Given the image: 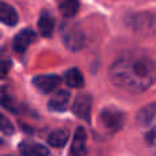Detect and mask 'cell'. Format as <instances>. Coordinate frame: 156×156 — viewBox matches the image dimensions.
I'll return each instance as SVG.
<instances>
[{"label":"cell","instance_id":"obj_1","mask_svg":"<svg viewBox=\"0 0 156 156\" xmlns=\"http://www.w3.org/2000/svg\"><path fill=\"white\" fill-rule=\"evenodd\" d=\"M108 77L118 88L141 93L156 83V59L145 52H127L110 66Z\"/></svg>","mask_w":156,"mask_h":156},{"label":"cell","instance_id":"obj_2","mask_svg":"<svg viewBox=\"0 0 156 156\" xmlns=\"http://www.w3.org/2000/svg\"><path fill=\"white\" fill-rule=\"evenodd\" d=\"M138 127L145 133V140L156 149V101L143 107L136 116Z\"/></svg>","mask_w":156,"mask_h":156},{"label":"cell","instance_id":"obj_3","mask_svg":"<svg viewBox=\"0 0 156 156\" xmlns=\"http://www.w3.org/2000/svg\"><path fill=\"white\" fill-rule=\"evenodd\" d=\"M125 121H126L125 112L116 107H105L99 115L100 125L110 133L119 132L123 127Z\"/></svg>","mask_w":156,"mask_h":156},{"label":"cell","instance_id":"obj_4","mask_svg":"<svg viewBox=\"0 0 156 156\" xmlns=\"http://www.w3.org/2000/svg\"><path fill=\"white\" fill-rule=\"evenodd\" d=\"M62 40L70 51H80L85 45V33L74 23H66L62 27Z\"/></svg>","mask_w":156,"mask_h":156},{"label":"cell","instance_id":"obj_5","mask_svg":"<svg viewBox=\"0 0 156 156\" xmlns=\"http://www.w3.org/2000/svg\"><path fill=\"white\" fill-rule=\"evenodd\" d=\"M129 25L137 32L156 33V18L151 14H137L130 18Z\"/></svg>","mask_w":156,"mask_h":156},{"label":"cell","instance_id":"obj_6","mask_svg":"<svg viewBox=\"0 0 156 156\" xmlns=\"http://www.w3.org/2000/svg\"><path fill=\"white\" fill-rule=\"evenodd\" d=\"M73 112L77 118L83 121H90L92 112V96L88 93H82L74 100L73 103Z\"/></svg>","mask_w":156,"mask_h":156},{"label":"cell","instance_id":"obj_7","mask_svg":"<svg viewBox=\"0 0 156 156\" xmlns=\"http://www.w3.org/2000/svg\"><path fill=\"white\" fill-rule=\"evenodd\" d=\"M33 85L43 93H52L60 85V77L55 76V74L37 76L33 78Z\"/></svg>","mask_w":156,"mask_h":156},{"label":"cell","instance_id":"obj_8","mask_svg":"<svg viewBox=\"0 0 156 156\" xmlns=\"http://www.w3.org/2000/svg\"><path fill=\"white\" fill-rule=\"evenodd\" d=\"M36 33L33 32L32 29H23L18 33V34L14 37V41H12V49L18 54H23L29 45L36 40Z\"/></svg>","mask_w":156,"mask_h":156},{"label":"cell","instance_id":"obj_9","mask_svg":"<svg viewBox=\"0 0 156 156\" xmlns=\"http://www.w3.org/2000/svg\"><path fill=\"white\" fill-rule=\"evenodd\" d=\"M70 156H86V132L82 126L78 127L74 133Z\"/></svg>","mask_w":156,"mask_h":156},{"label":"cell","instance_id":"obj_10","mask_svg":"<svg viewBox=\"0 0 156 156\" xmlns=\"http://www.w3.org/2000/svg\"><path fill=\"white\" fill-rule=\"evenodd\" d=\"M69 101H70V93H69L67 90H58L56 93H54V96L49 99L48 108L51 111L60 112V111H65L66 108H67Z\"/></svg>","mask_w":156,"mask_h":156},{"label":"cell","instance_id":"obj_11","mask_svg":"<svg viewBox=\"0 0 156 156\" xmlns=\"http://www.w3.org/2000/svg\"><path fill=\"white\" fill-rule=\"evenodd\" d=\"M18 21L19 16L15 8L5 2H0V22L7 26H15Z\"/></svg>","mask_w":156,"mask_h":156},{"label":"cell","instance_id":"obj_12","mask_svg":"<svg viewBox=\"0 0 156 156\" xmlns=\"http://www.w3.org/2000/svg\"><path fill=\"white\" fill-rule=\"evenodd\" d=\"M19 151L25 156H48L49 149L38 143L32 141H23L19 144Z\"/></svg>","mask_w":156,"mask_h":156},{"label":"cell","instance_id":"obj_13","mask_svg":"<svg viewBox=\"0 0 156 156\" xmlns=\"http://www.w3.org/2000/svg\"><path fill=\"white\" fill-rule=\"evenodd\" d=\"M55 19L48 11H43L38 18V30L43 37H51L54 34Z\"/></svg>","mask_w":156,"mask_h":156},{"label":"cell","instance_id":"obj_14","mask_svg":"<svg viewBox=\"0 0 156 156\" xmlns=\"http://www.w3.org/2000/svg\"><path fill=\"white\" fill-rule=\"evenodd\" d=\"M58 7L65 18H73L80 10V0H58Z\"/></svg>","mask_w":156,"mask_h":156},{"label":"cell","instance_id":"obj_15","mask_svg":"<svg viewBox=\"0 0 156 156\" xmlns=\"http://www.w3.org/2000/svg\"><path fill=\"white\" fill-rule=\"evenodd\" d=\"M69 137H70V134H69V132L66 129L54 130L48 136V144L51 147H55V148H62V147L66 145Z\"/></svg>","mask_w":156,"mask_h":156},{"label":"cell","instance_id":"obj_16","mask_svg":"<svg viewBox=\"0 0 156 156\" xmlns=\"http://www.w3.org/2000/svg\"><path fill=\"white\" fill-rule=\"evenodd\" d=\"M65 81L70 88L78 89V88H82L83 86V76L76 67L67 70V73H66V76H65Z\"/></svg>","mask_w":156,"mask_h":156},{"label":"cell","instance_id":"obj_17","mask_svg":"<svg viewBox=\"0 0 156 156\" xmlns=\"http://www.w3.org/2000/svg\"><path fill=\"white\" fill-rule=\"evenodd\" d=\"M0 132L4 133V134H12L15 132L12 122L3 114H0Z\"/></svg>","mask_w":156,"mask_h":156},{"label":"cell","instance_id":"obj_18","mask_svg":"<svg viewBox=\"0 0 156 156\" xmlns=\"http://www.w3.org/2000/svg\"><path fill=\"white\" fill-rule=\"evenodd\" d=\"M0 103H2V105L4 108H7L8 111H11V112H15L18 114L19 110H18V105H16L15 100L12 99V97L7 96V94H3L2 97H0Z\"/></svg>","mask_w":156,"mask_h":156},{"label":"cell","instance_id":"obj_19","mask_svg":"<svg viewBox=\"0 0 156 156\" xmlns=\"http://www.w3.org/2000/svg\"><path fill=\"white\" fill-rule=\"evenodd\" d=\"M11 66H12V63L10 60H0V78L7 76Z\"/></svg>","mask_w":156,"mask_h":156},{"label":"cell","instance_id":"obj_20","mask_svg":"<svg viewBox=\"0 0 156 156\" xmlns=\"http://www.w3.org/2000/svg\"><path fill=\"white\" fill-rule=\"evenodd\" d=\"M2 144H3V141H2V140H0V145H2Z\"/></svg>","mask_w":156,"mask_h":156}]
</instances>
